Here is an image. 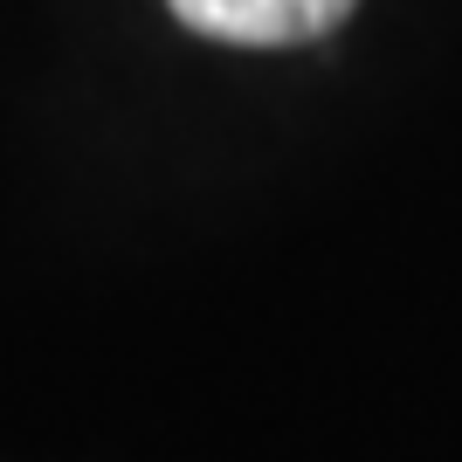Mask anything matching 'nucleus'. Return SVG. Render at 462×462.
<instances>
[{"mask_svg": "<svg viewBox=\"0 0 462 462\" xmlns=\"http://www.w3.org/2000/svg\"><path fill=\"white\" fill-rule=\"evenodd\" d=\"M193 35L235 42V49H290L318 42L359 7V0H166Z\"/></svg>", "mask_w": 462, "mask_h": 462, "instance_id": "nucleus-1", "label": "nucleus"}]
</instances>
